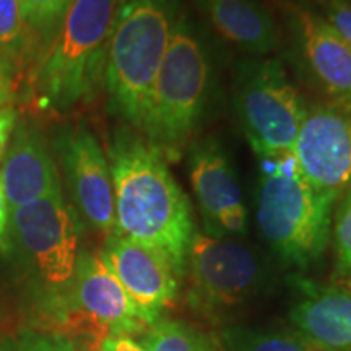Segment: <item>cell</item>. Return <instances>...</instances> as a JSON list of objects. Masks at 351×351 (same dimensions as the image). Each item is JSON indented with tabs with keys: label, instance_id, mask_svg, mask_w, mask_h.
Masks as SVG:
<instances>
[{
	"label": "cell",
	"instance_id": "cell-29",
	"mask_svg": "<svg viewBox=\"0 0 351 351\" xmlns=\"http://www.w3.org/2000/svg\"><path fill=\"white\" fill-rule=\"evenodd\" d=\"M345 280H346V282H345V289L351 295V275L348 276V278H345Z\"/></svg>",
	"mask_w": 351,
	"mask_h": 351
},
{
	"label": "cell",
	"instance_id": "cell-18",
	"mask_svg": "<svg viewBox=\"0 0 351 351\" xmlns=\"http://www.w3.org/2000/svg\"><path fill=\"white\" fill-rule=\"evenodd\" d=\"M217 340L225 351H317L298 333L239 326L223 328Z\"/></svg>",
	"mask_w": 351,
	"mask_h": 351
},
{
	"label": "cell",
	"instance_id": "cell-16",
	"mask_svg": "<svg viewBox=\"0 0 351 351\" xmlns=\"http://www.w3.org/2000/svg\"><path fill=\"white\" fill-rule=\"evenodd\" d=\"M0 176L10 210L62 191L46 140L26 121L16 122Z\"/></svg>",
	"mask_w": 351,
	"mask_h": 351
},
{
	"label": "cell",
	"instance_id": "cell-4",
	"mask_svg": "<svg viewBox=\"0 0 351 351\" xmlns=\"http://www.w3.org/2000/svg\"><path fill=\"white\" fill-rule=\"evenodd\" d=\"M261 163L257 225L262 238L285 265L311 269L330 243L333 212L340 197L311 186L293 155Z\"/></svg>",
	"mask_w": 351,
	"mask_h": 351
},
{
	"label": "cell",
	"instance_id": "cell-10",
	"mask_svg": "<svg viewBox=\"0 0 351 351\" xmlns=\"http://www.w3.org/2000/svg\"><path fill=\"white\" fill-rule=\"evenodd\" d=\"M293 156L311 186L343 195L351 189V109L333 103L307 109Z\"/></svg>",
	"mask_w": 351,
	"mask_h": 351
},
{
	"label": "cell",
	"instance_id": "cell-27",
	"mask_svg": "<svg viewBox=\"0 0 351 351\" xmlns=\"http://www.w3.org/2000/svg\"><path fill=\"white\" fill-rule=\"evenodd\" d=\"M8 249H10V207L7 204L2 176H0V251L7 252Z\"/></svg>",
	"mask_w": 351,
	"mask_h": 351
},
{
	"label": "cell",
	"instance_id": "cell-8",
	"mask_svg": "<svg viewBox=\"0 0 351 351\" xmlns=\"http://www.w3.org/2000/svg\"><path fill=\"white\" fill-rule=\"evenodd\" d=\"M10 236L52 298L72 282L78 261L77 210L62 191L10 210Z\"/></svg>",
	"mask_w": 351,
	"mask_h": 351
},
{
	"label": "cell",
	"instance_id": "cell-5",
	"mask_svg": "<svg viewBox=\"0 0 351 351\" xmlns=\"http://www.w3.org/2000/svg\"><path fill=\"white\" fill-rule=\"evenodd\" d=\"M117 0H75L29 78L39 106L64 114L104 86L109 29Z\"/></svg>",
	"mask_w": 351,
	"mask_h": 351
},
{
	"label": "cell",
	"instance_id": "cell-7",
	"mask_svg": "<svg viewBox=\"0 0 351 351\" xmlns=\"http://www.w3.org/2000/svg\"><path fill=\"white\" fill-rule=\"evenodd\" d=\"M51 307L62 335L85 337L98 350L109 335H142L152 326L99 254L88 251L78 254L72 282Z\"/></svg>",
	"mask_w": 351,
	"mask_h": 351
},
{
	"label": "cell",
	"instance_id": "cell-26",
	"mask_svg": "<svg viewBox=\"0 0 351 351\" xmlns=\"http://www.w3.org/2000/svg\"><path fill=\"white\" fill-rule=\"evenodd\" d=\"M16 111L12 106H2L0 108V161L5 156L8 142H10L13 130L16 125Z\"/></svg>",
	"mask_w": 351,
	"mask_h": 351
},
{
	"label": "cell",
	"instance_id": "cell-28",
	"mask_svg": "<svg viewBox=\"0 0 351 351\" xmlns=\"http://www.w3.org/2000/svg\"><path fill=\"white\" fill-rule=\"evenodd\" d=\"M98 351H147L140 341L129 335H109L101 341Z\"/></svg>",
	"mask_w": 351,
	"mask_h": 351
},
{
	"label": "cell",
	"instance_id": "cell-21",
	"mask_svg": "<svg viewBox=\"0 0 351 351\" xmlns=\"http://www.w3.org/2000/svg\"><path fill=\"white\" fill-rule=\"evenodd\" d=\"M73 2L75 0H20L33 41L43 39L51 44Z\"/></svg>",
	"mask_w": 351,
	"mask_h": 351
},
{
	"label": "cell",
	"instance_id": "cell-24",
	"mask_svg": "<svg viewBox=\"0 0 351 351\" xmlns=\"http://www.w3.org/2000/svg\"><path fill=\"white\" fill-rule=\"evenodd\" d=\"M327 21L351 46V0H328Z\"/></svg>",
	"mask_w": 351,
	"mask_h": 351
},
{
	"label": "cell",
	"instance_id": "cell-17",
	"mask_svg": "<svg viewBox=\"0 0 351 351\" xmlns=\"http://www.w3.org/2000/svg\"><path fill=\"white\" fill-rule=\"evenodd\" d=\"M197 10L232 47L265 57L275 51L278 34L274 16L257 0H194Z\"/></svg>",
	"mask_w": 351,
	"mask_h": 351
},
{
	"label": "cell",
	"instance_id": "cell-3",
	"mask_svg": "<svg viewBox=\"0 0 351 351\" xmlns=\"http://www.w3.org/2000/svg\"><path fill=\"white\" fill-rule=\"evenodd\" d=\"M182 13V0H117L109 29L104 88L109 104L142 132L153 83Z\"/></svg>",
	"mask_w": 351,
	"mask_h": 351
},
{
	"label": "cell",
	"instance_id": "cell-12",
	"mask_svg": "<svg viewBox=\"0 0 351 351\" xmlns=\"http://www.w3.org/2000/svg\"><path fill=\"white\" fill-rule=\"evenodd\" d=\"M56 150L78 213L96 231L112 234L116 213L111 171L96 135L80 122L60 132L56 138Z\"/></svg>",
	"mask_w": 351,
	"mask_h": 351
},
{
	"label": "cell",
	"instance_id": "cell-23",
	"mask_svg": "<svg viewBox=\"0 0 351 351\" xmlns=\"http://www.w3.org/2000/svg\"><path fill=\"white\" fill-rule=\"evenodd\" d=\"M0 351H78L69 337L57 332L21 330L0 340Z\"/></svg>",
	"mask_w": 351,
	"mask_h": 351
},
{
	"label": "cell",
	"instance_id": "cell-15",
	"mask_svg": "<svg viewBox=\"0 0 351 351\" xmlns=\"http://www.w3.org/2000/svg\"><path fill=\"white\" fill-rule=\"evenodd\" d=\"M295 33L302 65L333 104L351 109V46L326 19L298 8Z\"/></svg>",
	"mask_w": 351,
	"mask_h": 351
},
{
	"label": "cell",
	"instance_id": "cell-2",
	"mask_svg": "<svg viewBox=\"0 0 351 351\" xmlns=\"http://www.w3.org/2000/svg\"><path fill=\"white\" fill-rule=\"evenodd\" d=\"M217 73L210 46L186 13L158 69L140 134L166 161H179L212 108Z\"/></svg>",
	"mask_w": 351,
	"mask_h": 351
},
{
	"label": "cell",
	"instance_id": "cell-6",
	"mask_svg": "<svg viewBox=\"0 0 351 351\" xmlns=\"http://www.w3.org/2000/svg\"><path fill=\"white\" fill-rule=\"evenodd\" d=\"M232 91L241 129L258 160L293 155L307 108L283 64L274 57L244 60Z\"/></svg>",
	"mask_w": 351,
	"mask_h": 351
},
{
	"label": "cell",
	"instance_id": "cell-11",
	"mask_svg": "<svg viewBox=\"0 0 351 351\" xmlns=\"http://www.w3.org/2000/svg\"><path fill=\"white\" fill-rule=\"evenodd\" d=\"M187 168L205 234L244 236L247 208L230 156L217 138L195 140L187 148Z\"/></svg>",
	"mask_w": 351,
	"mask_h": 351
},
{
	"label": "cell",
	"instance_id": "cell-9",
	"mask_svg": "<svg viewBox=\"0 0 351 351\" xmlns=\"http://www.w3.org/2000/svg\"><path fill=\"white\" fill-rule=\"evenodd\" d=\"M187 304L195 313L215 315L249 301L263 283L256 252L230 238L197 232L189 249Z\"/></svg>",
	"mask_w": 351,
	"mask_h": 351
},
{
	"label": "cell",
	"instance_id": "cell-22",
	"mask_svg": "<svg viewBox=\"0 0 351 351\" xmlns=\"http://www.w3.org/2000/svg\"><path fill=\"white\" fill-rule=\"evenodd\" d=\"M333 256H335V278L351 275V189L337 202L332 223Z\"/></svg>",
	"mask_w": 351,
	"mask_h": 351
},
{
	"label": "cell",
	"instance_id": "cell-1",
	"mask_svg": "<svg viewBox=\"0 0 351 351\" xmlns=\"http://www.w3.org/2000/svg\"><path fill=\"white\" fill-rule=\"evenodd\" d=\"M108 158L114 232L160 251L182 278L195 223L189 197L171 174L168 161L140 132L125 127L112 134Z\"/></svg>",
	"mask_w": 351,
	"mask_h": 351
},
{
	"label": "cell",
	"instance_id": "cell-13",
	"mask_svg": "<svg viewBox=\"0 0 351 351\" xmlns=\"http://www.w3.org/2000/svg\"><path fill=\"white\" fill-rule=\"evenodd\" d=\"M99 256L150 324L178 300L181 276L156 249L112 232Z\"/></svg>",
	"mask_w": 351,
	"mask_h": 351
},
{
	"label": "cell",
	"instance_id": "cell-14",
	"mask_svg": "<svg viewBox=\"0 0 351 351\" xmlns=\"http://www.w3.org/2000/svg\"><path fill=\"white\" fill-rule=\"evenodd\" d=\"M298 300L289 322L317 351H351V295L345 288L295 276Z\"/></svg>",
	"mask_w": 351,
	"mask_h": 351
},
{
	"label": "cell",
	"instance_id": "cell-19",
	"mask_svg": "<svg viewBox=\"0 0 351 351\" xmlns=\"http://www.w3.org/2000/svg\"><path fill=\"white\" fill-rule=\"evenodd\" d=\"M147 351H215L212 340L173 319H158L140 335Z\"/></svg>",
	"mask_w": 351,
	"mask_h": 351
},
{
	"label": "cell",
	"instance_id": "cell-20",
	"mask_svg": "<svg viewBox=\"0 0 351 351\" xmlns=\"http://www.w3.org/2000/svg\"><path fill=\"white\" fill-rule=\"evenodd\" d=\"M32 43L20 0H0V59L15 65Z\"/></svg>",
	"mask_w": 351,
	"mask_h": 351
},
{
	"label": "cell",
	"instance_id": "cell-25",
	"mask_svg": "<svg viewBox=\"0 0 351 351\" xmlns=\"http://www.w3.org/2000/svg\"><path fill=\"white\" fill-rule=\"evenodd\" d=\"M15 98V65L0 59V108L8 106Z\"/></svg>",
	"mask_w": 351,
	"mask_h": 351
}]
</instances>
